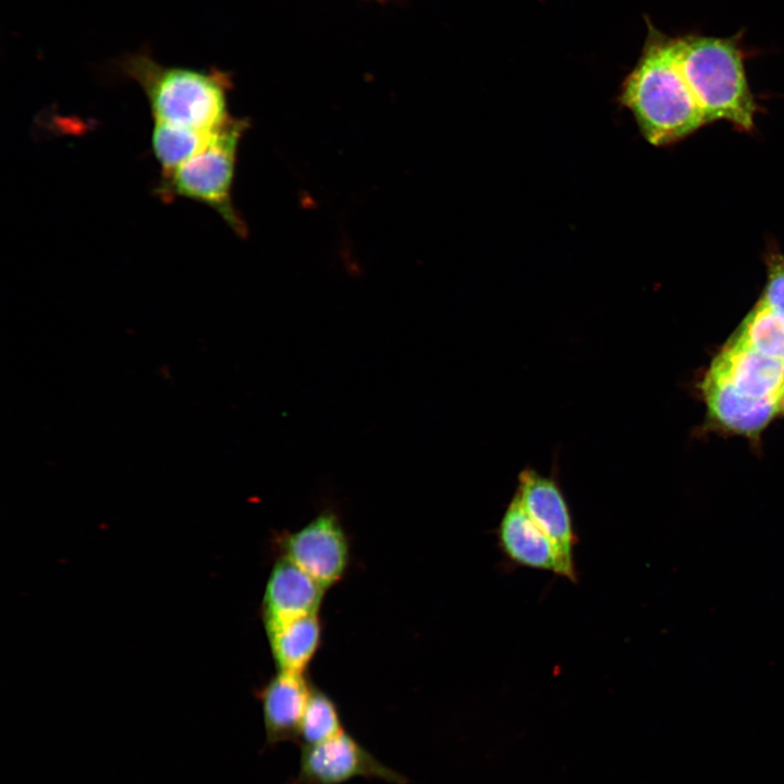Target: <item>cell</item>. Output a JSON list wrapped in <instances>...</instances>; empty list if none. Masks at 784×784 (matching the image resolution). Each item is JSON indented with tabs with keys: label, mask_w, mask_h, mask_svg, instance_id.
Segmentation results:
<instances>
[{
	"label": "cell",
	"mask_w": 784,
	"mask_h": 784,
	"mask_svg": "<svg viewBox=\"0 0 784 784\" xmlns=\"http://www.w3.org/2000/svg\"><path fill=\"white\" fill-rule=\"evenodd\" d=\"M515 494L530 518L553 543L561 566L560 576L576 581L574 549L577 536L568 504L558 482L526 468L518 476Z\"/></svg>",
	"instance_id": "52a82bcc"
},
{
	"label": "cell",
	"mask_w": 784,
	"mask_h": 784,
	"mask_svg": "<svg viewBox=\"0 0 784 784\" xmlns=\"http://www.w3.org/2000/svg\"><path fill=\"white\" fill-rule=\"evenodd\" d=\"M323 589L316 579L283 556L273 566L265 589L262 617L266 630L316 614Z\"/></svg>",
	"instance_id": "9c48e42d"
},
{
	"label": "cell",
	"mask_w": 784,
	"mask_h": 784,
	"mask_svg": "<svg viewBox=\"0 0 784 784\" xmlns=\"http://www.w3.org/2000/svg\"><path fill=\"white\" fill-rule=\"evenodd\" d=\"M357 777L408 784L345 730L321 743L301 746L294 784H344Z\"/></svg>",
	"instance_id": "5b68a950"
},
{
	"label": "cell",
	"mask_w": 784,
	"mask_h": 784,
	"mask_svg": "<svg viewBox=\"0 0 784 784\" xmlns=\"http://www.w3.org/2000/svg\"><path fill=\"white\" fill-rule=\"evenodd\" d=\"M756 402L784 408V360L728 340L703 380Z\"/></svg>",
	"instance_id": "8992f818"
},
{
	"label": "cell",
	"mask_w": 784,
	"mask_h": 784,
	"mask_svg": "<svg viewBox=\"0 0 784 784\" xmlns=\"http://www.w3.org/2000/svg\"><path fill=\"white\" fill-rule=\"evenodd\" d=\"M271 652L280 671L303 673L320 639L317 614L291 620L267 630Z\"/></svg>",
	"instance_id": "7c38bea8"
},
{
	"label": "cell",
	"mask_w": 784,
	"mask_h": 784,
	"mask_svg": "<svg viewBox=\"0 0 784 784\" xmlns=\"http://www.w3.org/2000/svg\"><path fill=\"white\" fill-rule=\"evenodd\" d=\"M311 689L303 673L280 670L260 689L258 698L268 747L297 742L299 723Z\"/></svg>",
	"instance_id": "30bf717a"
},
{
	"label": "cell",
	"mask_w": 784,
	"mask_h": 784,
	"mask_svg": "<svg viewBox=\"0 0 784 784\" xmlns=\"http://www.w3.org/2000/svg\"><path fill=\"white\" fill-rule=\"evenodd\" d=\"M248 127L246 119L230 117L206 146L161 180L157 196L169 201L177 197L204 203L215 209L240 236L247 233L233 206L231 192L240 140Z\"/></svg>",
	"instance_id": "277c9868"
},
{
	"label": "cell",
	"mask_w": 784,
	"mask_h": 784,
	"mask_svg": "<svg viewBox=\"0 0 784 784\" xmlns=\"http://www.w3.org/2000/svg\"><path fill=\"white\" fill-rule=\"evenodd\" d=\"M216 131L204 132L154 122L151 149L161 167V175L171 173L201 150Z\"/></svg>",
	"instance_id": "4fadbf2b"
},
{
	"label": "cell",
	"mask_w": 784,
	"mask_h": 784,
	"mask_svg": "<svg viewBox=\"0 0 784 784\" xmlns=\"http://www.w3.org/2000/svg\"><path fill=\"white\" fill-rule=\"evenodd\" d=\"M731 340L784 360V315L757 303Z\"/></svg>",
	"instance_id": "5bb4252c"
},
{
	"label": "cell",
	"mask_w": 784,
	"mask_h": 784,
	"mask_svg": "<svg viewBox=\"0 0 784 784\" xmlns=\"http://www.w3.org/2000/svg\"><path fill=\"white\" fill-rule=\"evenodd\" d=\"M342 731L335 702L323 691L313 688L299 723L297 743L301 746L318 744Z\"/></svg>",
	"instance_id": "9a60e30c"
},
{
	"label": "cell",
	"mask_w": 784,
	"mask_h": 784,
	"mask_svg": "<svg viewBox=\"0 0 784 784\" xmlns=\"http://www.w3.org/2000/svg\"><path fill=\"white\" fill-rule=\"evenodd\" d=\"M767 282L759 303L784 315V256L777 249L767 254Z\"/></svg>",
	"instance_id": "2e32d148"
},
{
	"label": "cell",
	"mask_w": 784,
	"mask_h": 784,
	"mask_svg": "<svg viewBox=\"0 0 784 784\" xmlns=\"http://www.w3.org/2000/svg\"><path fill=\"white\" fill-rule=\"evenodd\" d=\"M621 102L654 146L673 144L707 124L681 72L672 37L651 25L641 56L623 84Z\"/></svg>",
	"instance_id": "6da1fadb"
},
{
	"label": "cell",
	"mask_w": 784,
	"mask_h": 784,
	"mask_svg": "<svg viewBox=\"0 0 784 784\" xmlns=\"http://www.w3.org/2000/svg\"><path fill=\"white\" fill-rule=\"evenodd\" d=\"M497 537L502 552L514 564L561 575L553 543L530 518L516 494L503 513Z\"/></svg>",
	"instance_id": "8fae6325"
},
{
	"label": "cell",
	"mask_w": 784,
	"mask_h": 784,
	"mask_svg": "<svg viewBox=\"0 0 784 784\" xmlns=\"http://www.w3.org/2000/svg\"><path fill=\"white\" fill-rule=\"evenodd\" d=\"M285 558L291 560L322 587L335 583L348 558L344 530L331 512H323L296 532L283 539Z\"/></svg>",
	"instance_id": "ba28073f"
},
{
	"label": "cell",
	"mask_w": 784,
	"mask_h": 784,
	"mask_svg": "<svg viewBox=\"0 0 784 784\" xmlns=\"http://www.w3.org/2000/svg\"><path fill=\"white\" fill-rule=\"evenodd\" d=\"M681 72L706 123L725 121L749 132L757 103L749 87L740 36L686 34L672 37Z\"/></svg>",
	"instance_id": "3957f363"
},
{
	"label": "cell",
	"mask_w": 784,
	"mask_h": 784,
	"mask_svg": "<svg viewBox=\"0 0 784 784\" xmlns=\"http://www.w3.org/2000/svg\"><path fill=\"white\" fill-rule=\"evenodd\" d=\"M118 70L142 88L154 122L213 132L231 117V81L218 70L168 66L157 62L148 47L123 54Z\"/></svg>",
	"instance_id": "7a4b0ae2"
}]
</instances>
